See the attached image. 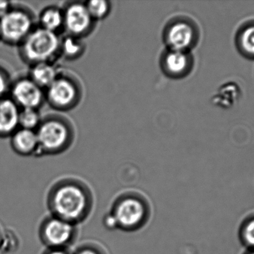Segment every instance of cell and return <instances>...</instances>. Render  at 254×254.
<instances>
[{"mask_svg": "<svg viewBox=\"0 0 254 254\" xmlns=\"http://www.w3.org/2000/svg\"><path fill=\"white\" fill-rule=\"evenodd\" d=\"M11 147L18 155H38V140L35 131L19 128L11 135Z\"/></svg>", "mask_w": 254, "mask_h": 254, "instance_id": "cell-13", "label": "cell"}, {"mask_svg": "<svg viewBox=\"0 0 254 254\" xmlns=\"http://www.w3.org/2000/svg\"><path fill=\"white\" fill-rule=\"evenodd\" d=\"M82 91L77 79L66 74H58L47 88L46 98L49 104L61 110H69L78 104Z\"/></svg>", "mask_w": 254, "mask_h": 254, "instance_id": "cell-7", "label": "cell"}, {"mask_svg": "<svg viewBox=\"0 0 254 254\" xmlns=\"http://www.w3.org/2000/svg\"><path fill=\"white\" fill-rule=\"evenodd\" d=\"M74 254H104L101 249L97 248L93 245H85L80 249H77V252Z\"/></svg>", "mask_w": 254, "mask_h": 254, "instance_id": "cell-23", "label": "cell"}, {"mask_svg": "<svg viewBox=\"0 0 254 254\" xmlns=\"http://www.w3.org/2000/svg\"><path fill=\"white\" fill-rule=\"evenodd\" d=\"M11 3L8 1H0V19L10 10Z\"/></svg>", "mask_w": 254, "mask_h": 254, "instance_id": "cell-24", "label": "cell"}, {"mask_svg": "<svg viewBox=\"0 0 254 254\" xmlns=\"http://www.w3.org/2000/svg\"><path fill=\"white\" fill-rule=\"evenodd\" d=\"M32 11L22 5H13L0 19V40L19 46L36 28Z\"/></svg>", "mask_w": 254, "mask_h": 254, "instance_id": "cell-4", "label": "cell"}, {"mask_svg": "<svg viewBox=\"0 0 254 254\" xmlns=\"http://www.w3.org/2000/svg\"><path fill=\"white\" fill-rule=\"evenodd\" d=\"M111 214L118 228L125 231H134L147 221L149 206L142 197L130 194L118 199Z\"/></svg>", "mask_w": 254, "mask_h": 254, "instance_id": "cell-5", "label": "cell"}, {"mask_svg": "<svg viewBox=\"0 0 254 254\" xmlns=\"http://www.w3.org/2000/svg\"><path fill=\"white\" fill-rule=\"evenodd\" d=\"M48 204L52 216L77 225L90 213L92 194L82 182L66 179L58 182L51 189Z\"/></svg>", "mask_w": 254, "mask_h": 254, "instance_id": "cell-1", "label": "cell"}, {"mask_svg": "<svg viewBox=\"0 0 254 254\" xmlns=\"http://www.w3.org/2000/svg\"><path fill=\"white\" fill-rule=\"evenodd\" d=\"M64 11V26L70 36L80 37L90 31L94 19L88 11L86 4L81 2H71Z\"/></svg>", "mask_w": 254, "mask_h": 254, "instance_id": "cell-10", "label": "cell"}, {"mask_svg": "<svg viewBox=\"0 0 254 254\" xmlns=\"http://www.w3.org/2000/svg\"><path fill=\"white\" fill-rule=\"evenodd\" d=\"M38 154H58L69 147L74 138L71 122L62 116L51 115L42 119L36 130Z\"/></svg>", "mask_w": 254, "mask_h": 254, "instance_id": "cell-2", "label": "cell"}, {"mask_svg": "<svg viewBox=\"0 0 254 254\" xmlns=\"http://www.w3.org/2000/svg\"><path fill=\"white\" fill-rule=\"evenodd\" d=\"M234 43L243 58L254 61V19L246 21L237 28Z\"/></svg>", "mask_w": 254, "mask_h": 254, "instance_id": "cell-14", "label": "cell"}, {"mask_svg": "<svg viewBox=\"0 0 254 254\" xmlns=\"http://www.w3.org/2000/svg\"><path fill=\"white\" fill-rule=\"evenodd\" d=\"M162 68L164 73L173 78H183L192 71L194 59L190 52L169 49L163 55Z\"/></svg>", "mask_w": 254, "mask_h": 254, "instance_id": "cell-11", "label": "cell"}, {"mask_svg": "<svg viewBox=\"0 0 254 254\" xmlns=\"http://www.w3.org/2000/svg\"><path fill=\"white\" fill-rule=\"evenodd\" d=\"M41 121L38 110L35 109H20L19 128L35 131Z\"/></svg>", "mask_w": 254, "mask_h": 254, "instance_id": "cell-20", "label": "cell"}, {"mask_svg": "<svg viewBox=\"0 0 254 254\" xmlns=\"http://www.w3.org/2000/svg\"><path fill=\"white\" fill-rule=\"evenodd\" d=\"M39 234L48 249H65L75 238L77 228L74 224L52 215L42 222Z\"/></svg>", "mask_w": 254, "mask_h": 254, "instance_id": "cell-8", "label": "cell"}, {"mask_svg": "<svg viewBox=\"0 0 254 254\" xmlns=\"http://www.w3.org/2000/svg\"><path fill=\"white\" fill-rule=\"evenodd\" d=\"M164 39L169 49L190 52L199 41V28L190 18H175L167 24Z\"/></svg>", "mask_w": 254, "mask_h": 254, "instance_id": "cell-6", "label": "cell"}, {"mask_svg": "<svg viewBox=\"0 0 254 254\" xmlns=\"http://www.w3.org/2000/svg\"><path fill=\"white\" fill-rule=\"evenodd\" d=\"M10 98L20 109L37 110L43 104L45 95L43 88L29 77L22 78L11 84Z\"/></svg>", "mask_w": 254, "mask_h": 254, "instance_id": "cell-9", "label": "cell"}, {"mask_svg": "<svg viewBox=\"0 0 254 254\" xmlns=\"http://www.w3.org/2000/svg\"><path fill=\"white\" fill-rule=\"evenodd\" d=\"M245 254H254V250L247 251V252Z\"/></svg>", "mask_w": 254, "mask_h": 254, "instance_id": "cell-26", "label": "cell"}, {"mask_svg": "<svg viewBox=\"0 0 254 254\" xmlns=\"http://www.w3.org/2000/svg\"><path fill=\"white\" fill-rule=\"evenodd\" d=\"M61 40L57 33L38 27L19 45V55L31 66L51 63L61 51Z\"/></svg>", "mask_w": 254, "mask_h": 254, "instance_id": "cell-3", "label": "cell"}, {"mask_svg": "<svg viewBox=\"0 0 254 254\" xmlns=\"http://www.w3.org/2000/svg\"><path fill=\"white\" fill-rule=\"evenodd\" d=\"M58 74L51 63H40L31 66L29 78L40 87L47 89L55 82Z\"/></svg>", "mask_w": 254, "mask_h": 254, "instance_id": "cell-16", "label": "cell"}, {"mask_svg": "<svg viewBox=\"0 0 254 254\" xmlns=\"http://www.w3.org/2000/svg\"><path fill=\"white\" fill-rule=\"evenodd\" d=\"M84 50L83 44L78 37L68 36L61 41V51L66 58L74 59L78 58Z\"/></svg>", "mask_w": 254, "mask_h": 254, "instance_id": "cell-19", "label": "cell"}, {"mask_svg": "<svg viewBox=\"0 0 254 254\" xmlns=\"http://www.w3.org/2000/svg\"><path fill=\"white\" fill-rule=\"evenodd\" d=\"M20 108L10 98H0V137H11L19 128Z\"/></svg>", "mask_w": 254, "mask_h": 254, "instance_id": "cell-12", "label": "cell"}, {"mask_svg": "<svg viewBox=\"0 0 254 254\" xmlns=\"http://www.w3.org/2000/svg\"><path fill=\"white\" fill-rule=\"evenodd\" d=\"M239 239L248 251L254 250V215L248 216L240 225Z\"/></svg>", "mask_w": 254, "mask_h": 254, "instance_id": "cell-18", "label": "cell"}, {"mask_svg": "<svg viewBox=\"0 0 254 254\" xmlns=\"http://www.w3.org/2000/svg\"><path fill=\"white\" fill-rule=\"evenodd\" d=\"M43 254H71L65 249H48Z\"/></svg>", "mask_w": 254, "mask_h": 254, "instance_id": "cell-25", "label": "cell"}, {"mask_svg": "<svg viewBox=\"0 0 254 254\" xmlns=\"http://www.w3.org/2000/svg\"><path fill=\"white\" fill-rule=\"evenodd\" d=\"M11 84L10 76L7 72L0 67V98H4L6 94L10 92Z\"/></svg>", "mask_w": 254, "mask_h": 254, "instance_id": "cell-22", "label": "cell"}, {"mask_svg": "<svg viewBox=\"0 0 254 254\" xmlns=\"http://www.w3.org/2000/svg\"><path fill=\"white\" fill-rule=\"evenodd\" d=\"M86 6L93 19H104L111 8L110 1L105 0H92L88 1Z\"/></svg>", "mask_w": 254, "mask_h": 254, "instance_id": "cell-21", "label": "cell"}, {"mask_svg": "<svg viewBox=\"0 0 254 254\" xmlns=\"http://www.w3.org/2000/svg\"><path fill=\"white\" fill-rule=\"evenodd\" d=\"M1 234H0V242H1Z\"/></svg>", "mask_w": 254, "mask_h": 254, "instance_id": "cell-27", "label": "cell"}, {"mask_svg": "<svg viewBox=\"0 0 254 254\" xmlns=\"http://www.w3.org/2000/svg\"><path fill=\"white\" fill-rule=\"evenodd\" d=\"M243 95V89L238 83L226 82L218 88L212 97V103L216 107L228 110L234 107L240 101Z\"/></svg>", "mask_w": 254, "mask_h": 254, "instance_id": "cell-15", "label": "cell"}, {"mask_svg": "<svg viewBox=\"0 0 254 254\" xmlns=\"http://www.w3.org/2000/svg\"><path fill=\"white\" fill-rule=\"evenodd\" d=\"M40 23L41 28L57 33L64 26V11L56 7H46L40 13Z\"/></svg>", "mask_w": 254, "mask_h": 254, "instance_id": "cell-17", "label": "cell"}]
</instances>
